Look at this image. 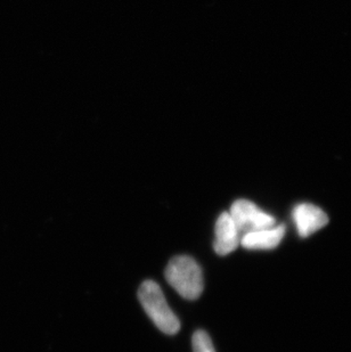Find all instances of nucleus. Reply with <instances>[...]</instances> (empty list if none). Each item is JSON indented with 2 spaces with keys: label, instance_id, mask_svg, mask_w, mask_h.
<instances>
[{
  "label": "nucleus",
  "instance_id": "nucleus-3",
  "mask_svg": "<svg viewBox=\"0 0 351 352\" xmlns=\"http://www.w3.org/2000/svg\"><path fill=\"white\" fill-rule=\"evenodd\" d=\"M228 213L240 234L243 235L275 226L276 220L274 217L262 211L255 203L248 199L235 201Z\"/></svg>",
  "mask_w": 351,
  "mask_h": 352
},
{
  "label": "nucleus",
  "instance_id": "nucleus-4",
  "mask_svg": "<svg viewBox=\"0 0 351 352\" xmlns=\"http://www.w3.org/2000/svg\"><path fill=\"white\" fill-rule=\"evenodd\" d=\"M292 217L298 234L301 237L312 235L328 223V214L321 208L310 203L298 204L293 209Z\"/></svg>",
  "mask_w": 351,
  "mask_h": 352
},
{
  "label": "nucleus",
  "instance_id": "nucleus-2",
  "mask_svg": "<svg viewBox=\"0 0 351 352\" xmlns=\"http://www.w3.org/2000/svg\"><path fill=\"white\" fill-rule=\"evenodd\" d=\"M138 298L145 313L161 332L168 336H175L179 332L180 322L167 302L159 284L145 280L140 285Z\"/></svg>",
  "mask_w": 351,
  "mask_h": 352
},
{
  "label": "nucleus",
  "instance_id": "nucleus-6",
  "mask_svg": "<svg viewBox=\"0 0 351 352\" xmlns=\"http://www.w3.org/2000/svg\"><path fill=\"white\" fill-rule=\"evenodd\" d=\"M285 226L270 227L266 230H255L241 237V244L248 250H273L279 245L285 235Z\"/></svg>",
  "mask_w": 351,
  "mask_h": 352
},
{
  "label": "nucleus",
  "instance_id": "nucleus-5",
  "mask_svg": "<svg viewBox=\"0 0 351 352\" xmlns=\"http://www.w3.org/2000/svg\"><path fill=\"white\" fill-rule=\"evenodd\" d=\"M241 244V234L228 212L219 216L215 226L213 249L219 256H228Z\"/></svg>",
  "mask_w": 351,
  "mask_h": 352
},
{
  "label": "nucleus",
  "instance_id": "nucleus-7",
  "mask_svg": "<svg viewBox=\"0 0 351 352\" xmlns=\"http://www.w3.org/2000/svg\"><path fill=\"white\" fill-rule=\"evenodd\" d=\"M193 352H215L212 340L204 331H196L192 338Z\"/></svg>",
  "mask_w": 351,
  "mask_h": 352
},
{
  "label": "nucleus",
  "instance_id": "nucleus-1",
  "mask_svg": "<svg viewBox=\"0 0 351 352\" xmlns=\"http://www.w3.org/2000/svg\"><path fill=\"white\" fill-rule=\"evenodd\" d=\"M167 282L184 299H199L202 294L203 274L195 260L189 256H175L167 266Z\"/></svg>",
  "mask_w": 351,
  "mask_h": 352
}]
</instances>
